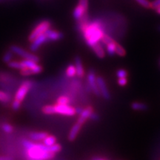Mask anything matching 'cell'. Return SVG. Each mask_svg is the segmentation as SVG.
<instances>
[{
    "label": "cell",
    "instance_id": "obj_1",
    "mask_svg": "<svg viewBox=\"0 0 160 160\" xmlns=\"http://www.w3.org/2000/svg\"><path fill=\"white\" fill-rule=\"evenodd\" d=\"M79 31L82 33L84 39L90 48L101 42L102 37L105 34L102 24L98 20L92 22H88Z\"/></svg>",
    "mask_w": 160,
    "mask_h": 160
},
{
    "label": "cell",
    "instance_id": "obj_2",
    "mask_svg": "<svg viewBox=\"0 0 160 160\" xmlns=\"http://www.w3.org/2000/svg\"><path fill=\"white\" fill-rule=\"evenodd\" d=\"M24 148L26 149L27 156L31 160H49L55 157V153L51 152L48 146L44 144L35 143L33 141L24 139Z\"/></svg>",
    "mask_w": 160,
    "mask_h": 160
},
{
    "label": "cell",
    "instance_id": "obj_3",
    "mask_svg": "<svg viewBox=\"0 0 160 160\" xmlns=\"http://www.w3.org/2000/svg\"><path fill=\"white\" fill-rule=\"evenodd\" d=\"M32 85H33V83L30 80H25V81H24L21 84V85L19 87L17 92H16L14 99L13 100L19 103L22 102V101L25 99L26 96H27L28 93L29 92L30 89L31 88Z\"/></svg>",
    "mask_w": 160,
    "mask_h": 160
},
{
    "label": "cell",
    "instance_id": "obj_4",
    "mask_svg": "<svg viewBox=\"0 0 160 160\" xmlns=\"http://www.w3.org/2000/svg\"><path fill=\"white\" fill-rule=\"evenodd\" d=\"M51 22L49 20H44V21L41 22L38 24V25L34 28V29L32 31V32L30 34L28 37V40L30 42H32L36 37L40 34H42L51 28Z\"/></svg>",
    "mask_w": 160,
    "mask_h": 160
},
{
    "label": "cell",
    "instance_id": "obj_5",
    "mask_svg": "<svg viewBox=\"0 0 160 160\" xmlns=\"http://www.w3.org/2000/svg\"><path fill=\"white\" fill-rule=\"evenodd\" d=\"M53 109H54V114L68 116V117H73L77 114L75 108L69 105H60L57 103L56 105H53Z\"/></svg>",
    "mask_w": 160,
    "mask_h": 160
},
{
    "label": "cell",
    "instance_id": "obj_6",
    "mask_svg": "<svg viewBox=\"0 0 160 160\" xmlns=\"http://www.w3.org/2000/svg\"><path fill=\"white\" fill-rule=\"evenodd\" d=\"M11 51L13 52V53H16V54L19 55V57L23 58L24 59H28V60H32V61L37 62H39V57H37V55L33 54V53H30V52L26 51L25 50L22 48L21 47L17 45H12L11 46Z\"/></svg>",
    "mask_w": 160,
    "mask_h": 160
},
{
    "label": "cell",
    "instance_id": "obj_7",
    "mask_svg": "<svg viewBox=\"0 0 160 160\" xmlns=\"http://www.w3.org/2000/svg\"><path fill=\"white\" fill-rule=\"evenodd\" d=\"M88 85L91 88V91L96 96H100V92L97 82V77H96L95 72L93 70H91L88 74Z\"/></svg>",
    "mask_w": 160,
    "mask_h": 160
},
{
    "label": "cell",
    "instance_id": "obj_8",
    "mask_svg": "<svg viewBox=\"0 0 160 160\" xmlns=\"http://www.w3.org/2000/svg\"><path fill=\"white\" fill-rule=\"evenodd\" d=\"M97 82L100 92V95L102 96V97L106 100L111 99V93H110L108 89L105 79L102 77H97Z\"/></svg>",
    "mask_w": 160,
    "mask_h": 160
},
{
    "label": "cell",
    "instance_id": "obj_9",
    "mask_svg": "<svg viewBox=\"0 0 160 160\" xmlns=\"http://www.w3.org/2000/svg\"><path fill=\"white\" fill-rule=\"evenodd\" d=\"M47 42H48V38L45 36V33H42V34H40L31 42L32 43L30 46V49H31V51L36 52L43 44Z\"/></svg>",
    "mask_w": 160,
    "mask_h": 160
},
{
    "label": "cell",
    "instance_id": "obj_10",
    "mask_svg": "<svg viewBox=\"0 0 160 160\" xmlns=\"http://www.w3.org/2000/svg\"><path fill=\"white\" fill-rule=\"evenodd\" d=\"M45 34L48 38V42H56L59 41L62 39H63L64 34L61 32L57 31L55 30H52L49 28L45 32Z\"/></svg>",
    "mask_w": 160,
    "mask_h": 160
},
{
    "label": "cell",
    "instance_id": "obj_11",
    "mask_svg": "<svg viewBox=\"0 0 160 160\" xmlns=\"http://www.w3.org/2000/svg\"><path fill=\"white\" fill-rule=\"evenodd\" d=\"M93 112V108L92 106H87L85 108L83 109L82 113L79 114V117L77 120V122L80 125H83L86 122L88 119H89L90 115Z\"/></svg>",
    "mask_w": 160,
    "mask_h": 160
},
{
    "label": "cell",
    "instance_id": "obj_12",
    "mask_svg": "<svg viewBox=\"0 0 160 160\" xmlns=\"http://www.w3.org/2000/svg\"><path fill=\"white\" fill-rule=\"evenodd\" d=\"M82 125H80L79 123L77 122L76 124L73 125V127L71 128V131L69 132V134H68V140L69 141H73V140L76 139V138L77 137L78 134H79L80 130L82 128Z\"/></svg>",
    "mask_w": 160,
    "mask_h": 160
},
{
    "label": "cell",
    "instance_id": "obj_13",
    "mask_svg": "<svg viewBox=\"0 0 160 160\" xmlns=\"http://www.w3.org/2000/svg\"><path fill=\"white\" fill-rule=\"evenodd\" d=\"M75 68L77 71V76L79 78H82L85 75V70H84L82 60L80 57H77L75 58Z\"/></svg>",
    "mask_w": 160,
    "mask_h": 160
},
{
    "label": "cell",
    "instance_id": "obj_14",
    "mask_svg": "<svg viewBox=\"0 0 160 160\" xmlns=\"http://www.w3.org/2000/svg\"><path fill=\"white\" fill-rule=\"evenodd\" d=\"M48 135L46 132H31L29 133V138L33 141L41 142Z\"/></svg>",
    "mask_w": 160,
    "mask_h": 160
},
{
    "label": "cell",
    "instance_id": "obj_15",
    "mask_svg": "<svg viewBox=\"0 0 160 160\" xmlns=\"http://www.w3.org/2000/svg\"><path fill=\"white\" fill-rule=\"evenodd\" d=\"M91 48L93 50V52L95 53V54L97 56L99 59H103L105 57V51L104 50L102 45H101L99 42L95 44L94 45H93Z\"/></svg>",
    "mask_w": 160,
    "mask_h": 160
},
{
    "label": "cell",
    "instance_id": "obj_16",
    "mask_svg": "<svg viewBox=\"0 0 160 160\" xmlns=\"http://www.w3.org/2000/svg\"><path fill=\"white\" fill-rule=\"evenodd\" d=\"M88 12L85 11V10L83 8L82 6H80L78 5L77 6H76V8L73 9V17L74 18L75 20L77 21H79V19H81L82 18L85 13H87Z\"/></svg>",
    "mask_w": 160,
    "mask_h": 160
},
{
    "label": "cell",
    "instance_id": "obj_17",
    "mask_svg": "<svg viewBox=\"0 0 160 160\" xmlns=\"http://www.w3.org/2000/svg\"><path fill=\"white\" fill-rule=\"evenodd\" d=\"M131 108L134 111H146L148 109V105L143 102H134L131 104Z\"/></svg>",
    "mask_w": 160,
    "mask_h": 160
},
{
    "label": "cell",
    "instance_id": "obj_18",
    "mask_svg": "<svg viewBox=\"0 0 160 160\" xmlns=\"http://www.w3.org/2000/svg\"><path fill=\"white\" fill-rule=\"evenodd\" d=\"M117 43L115 41L111 42L108 44H107L106 45V52H107L108 55H109L110 57H113V55H115V49H116V45Z\"/></svg>",
    "mask_w": 160,
    "mask_h": 160
},
{
    "label": "cell",
    "instance_id": "obj_19",
    "mask_svg": "<svg viewBox=\"0 0 160 160\" xmlns=\"http://www.w3.org/2000/svg\"><path fill=\"white\" fill-rule=\"evenodd\" d=\"M43 144L47 146H51L57 143V138L53 135H48L45 139L42 140Z\"/></svg>",
    "mask_w": 160,
    "mask_h": 160
},
{
    "label": "cell",
    "instance_id": "obj_20",
    "mask_svg": "<svg viewBox=\"0 0 160 160\" xmlns=\"http://www.w3.org/2000/svg\"><path fill=\"white\" fill-rule=\"evenodd\" d=\"M66 76L69 78H73L75 76H77V71H76L74 65L71 64L68 66L67 69H66Z\"/></svg>",
    "mask_w": 160,
    "mask_h": 160
},
{
    "label": "cell",
    "instance_id": "obj_21",
    "mask_svg": "<svg viewBox=\"0 0 160 160\" xmlns=\"http://www.w3.org/2000/svg\"><path fill=\"white\" fill-rule=\"evenodd\" d=\"M11 100V96L5 91H0V102L8 103Z\"/></svg>",
    "mask_w": 160,
    "mask_h": 160
},
{
    "label": "cell",
    "instance_id": "obj_22",
    "mask_svg": "<svg viewBox=\"0 0 160 160\" xmlns=\"http://www.w3.org/2000/svg\"><path fill=\"white\" fill-rule=\"evenodd\" d=\"M42 111L44 114L45 115H53L54 114V109H53V105H45L42 108Z\"/></svg>",
    "mask_w": 160,
    "mask_h": 160
},
{
    "label": "cell",
    "instance_id": "obj_23",
    "mask_svg": "<svg viewBox=\"0 0 160 160\" xmlns=\"http://www.w3.org/2000/svg\"><path fill=\"white\" fill-rule=\"evenodd\" d=\"M115 54L118 55L119 57H125L126 54V51L124 49V48L118 43H117V45H116Z\"/></svg>",
    "mask_w": 160,
    "mask_h": 160
},
{
    "label": "cell",
    "instance_id": "obj_24",
    "mask_svg": "<svg viewBox=\"0 0 160 160\" xmlns=\"http://www.w3.org/2000/svg\"><path fill=\"white\" fill-rule=\"evenodd\" d=\"M70 102H71V99L67 96H61L57 100V103L60 105H69Z\"/></svg>",
    "mask_w": 160,
    "mask_h": 160
},
{
    "label": "cell",
    "instance_id": "obj_25",
    "mask_svg": "<svg viewBox=\"0 0 160 160\" xmlns=\"http://www.w3.org/2000/svg\"><path fill=\"white\" fill-rule=\"evenodd\" d=\"M12 58H13V52L10 50V51H7L5 54H4L2 57V60L4 62L8 63L11 61H12Z\"/></svg>",
    "mask_w": 160,
    "mask_h": 160
},
{
    "label": "cell",
    "instance_id": "obj_26",
    "mask_svg": "<svg viewBox=\"0 0 160 160\" xmlns=\"http://www.w3.org/2000/svg\"><path fill=\"white\" fill-rule=\"evenodd\" d=\"M2 129L6 133H11L13 131V127L8 123H4L2 125Z\"/></svg>",
    "mask_w": 160,
    "mask_h": 160
},
{
    "label": "cell",
    "instance_id": "obj_27",
    "mask_svg": "<svg viewBox=\"0 0 160 160\" xmlns=\"http://www.w3.org/2000/svg\"><path fill=\"white\" fill-rule=\"evenodd\" d=\"M8 65L10 68H14V69H19L20 70L22 68V65H21V62H18V61H12L8 63Z\"/></svg>",
    "mask_w": 160,
    "mask_h": 160
},
{
    "label": "cell",
    "instance_id": "obj_28",
    "mask_svg": "<svg viewBox=\"0 0 160 160\" xmlns=\"http://www.w3.org/2000/svg\"><path fill=\"white\" fill-rule=\"evenodd\" d=\"M135 1L145 8H151V4L148 0H135Z\"/></svg>",
    "mask_w": 160,
    "mask_h": 160
},
{
    "label": "cell",
    "instance_id": "obj_29",
    "mask_svg": "<svg viewBox=\"0 0 160 160\" xmlns=\"http://www.w3.org/2000/svg\"><path fill=\"white\" fill-rule=\"evenodd\" d=\"M117 77L118 78H127L128 77V73L125 69H119L117 71Z\"/></svg>",
    "mask_w": 160,
    "mask_h": 160
},
{
    "label": "cell",
    "instance_id": "obj_30",
    "mask_svg": "<svg viewBox=\"0 0 160 160\" xmlns=\"http://www.w3.org/2000/svg\"><path fill=\"white\" fill-rule=\"evenodd\" d=\"M102 42L104 45H107V44H108L110 42H111L114 41L113 39L111 37H109L108 35H106V34H104L103 37H102V39H101Z\"/></svg>",
    "mask_w": 160,
    "mask_h": 160
},
{
    "label": "cell",
    "instance_id": "obj_31",
    "mask_svg": "<svg viewBox=\"0 0 160 160\" xmlns=\"http://www.w3.org/2000/svg\"><path fill=\"white\" fill-rule=\"evenodd\" d=\"M78 5L82 6L84 9L85 10V11H88V0H79V3Z\"/></svg>",
    "mask_w": 160,
    "mask_h": 160
},
{
    "label": "cell",
    "instance_id": "obj_32",
    "mask_svg": "<svg viewBox=\"0 0 160 160\" xmlns=\"http://www.w3.org/2000/svg\"><path fill=\"white\" fill-rule=\"evenodd\" d=\"M128 78H118L117 83L121 87H125V86L128 85Z\"/></svg>",
    "mask_w": 160,
    "mask_h": 160
},
{
    "label": "cell",
    "instance_id": "obj_33",
    "mask_svg": "<svg viewBox=\"0 0 160 160\" xmlns=\"http://www.w3.org/2000/svg\"><path fill=\"white\" fill-rule=\"evenodd\" d=\"M151 8L157 10L160 7V0H154L153 2H151Z\"/></svg>",
    "mask_w": 160,
    "mask_h": 160
},
{
    "label": "cell",
    "instance_id": "obj_34",
    "mask_svg": "<svg viewBox=\"0 0 160 160\" xmlns=\"http://www.w3.org/2000/svg\"><path fill=\"white\" fill-rule=\"evenodd\" d=\"M20 107H21V103L18 102L13 100V102H12V109H13V111H18V110L20 108Z\"/></svg>",
    "mask_w": 160,
    "mask_h": 160
},
{
    "label": "cell",
    "instance_id": "obj_35",
    "mask_svg": "<svg viewBox=\"0 0 160 160\" xmlns=\"http://www.w3.org/2000/svg\"><path fill=\"white\" fill-rule=\"evenodd\" d=\"M89 119L91 120H93V121H98V120L99 119V116L98 115L97 113H94V112H93V113H92L90 115Z\"/></svg>",
    "mask_w": 160,
    "mask_h": 160
},
{
    "label": "cell",
    "instance_id": "obj_36",
    "mask_svg": "<svg viewBox=\"0 0 160 160\" xmlns=\"http://www.w3.org/2000/svg\"><path fill=\"white\" fill-rule=\"evenodd\" d=\"M0 160H13L11 157H8V156H2L0 157Z\"/></svg>",
    "mask_w": 160,
    "mask_h": 160
},
{
    "label": "cell",
    "instance_id": "obj_37",
    "mask_svg": "<svg viewBox=\"0 0 160 160\" xmlns=\"http://www.w3.org/2000/svg\"><path fill=\"white\" fill-rule=\"evenodd\" d=\"M82 111H83V108L81 107H78L77 108H76V112H77V113H79V114H80Z\"/></svg>",
    "mask_w": 160,
    "mask_h": 160
},
{
    "label": "cell",
    "instance_id": "obj_38",
    "mask_svg": "<svg viewBox=\"0 0 160 160\" xmlns=\"http://www.w3.org/2000/svg\"><path fill=\"white\" fill-rule=\"evenodd\" d=\"M156 11H157V13H158V14H160V7L159 8H157V10H156Z\"/></svg>",
    "mask_w": 160,
    "mask_h": 160
},
{
    "label": "cell",
    "instance_id": "obj_39",
    "mask_svg": "<svg viewBox=\"0 0 160 160\" xmlns=\"http://www.w3.org/2000/svg\"><path fill=\"white\" fill-rule=\"evenodd\" d=\"M93 160H104V159H100V158H97V157H96Z\"/></svg>",
    "mask_w": 160,
    "mask_h": 160
},
{
    "label": "cell",
    "instance_id": "obj_40",
    "mask_svg": "<svg viewBox=\"0 0 160 160\" xmlns=\"http://www.w3.org/2000/svg\"><path fill=\"white\" fill-rule=\"evenodd\" d=\"M158 29H159V31H160V26H159V28H158Z\"/></svg>",
    "mask_w": 160,
    "mask_h": 160
}]
</instances>
